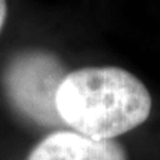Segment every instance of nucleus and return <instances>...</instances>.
Instances as JSON below:
<instances>
[{
  "mask_svg": "<svg viewBox=\"0 0 160 160\" xmlns=\"http://www.w3.org/2000/svg\"><path fill=\"white\" fill-rule=\"evenodd\" d=\"M27 160H128V154L116 139L98 141L77 132L59 131L42 139Z\"/></svg>",
  "mask_w": 160,
  "mask_h": 160,
  "instance_id": "nucleus-3",
  "label": "nucleus"
},
{
  "mask_svg": "<svg viewBox=\"0 0 160 160\" xmlns=\"http://www.w3.org/2000/svg\"><path fill=\"white\" fill-rule=\"evenodd\" d=\"M6 17H8V2L0 0V31L6 22Z\"/></svg>",
  "mask_w": 160,
  "mask_h": 160,
  "instance_id": "nucleus-4",
  "label": "nucleus"
},
{
  "mask_svg": "<svg viewBox=\"0 0 160 160\" xmlns=\"http://www.w3.org/2000/svg\"><path fill=\"white\" fill-rule=\"evenodd\" d=\"M151 95L141 80L119 67H86L65 76L57 93L62 123L77 133L105 141L142 125Z\"/></svg>",
  "mask_w": 160,
  "mask_h": 160,
  "instance_id": "nucleus-1",
  "label": "nucleus"
},
{
  "mask_svg": "<svg viewBox=\"0 0 160 160\" xmlns=\"http://www.w3.org/2000/svg\"><path fill=\"white\" fill-rule=\"evenodd\" d=\"M67 74L53 53L30 49L17 53L6 65L3 88L21 116L36 125L57 126L62 123L57 111V93Z\"/></svg>",
  "mask_w": 160,
  "mask_h": 160,
  "instance_id": "nucleus-2",
  "label": "nucleus"
}]
</instances>
